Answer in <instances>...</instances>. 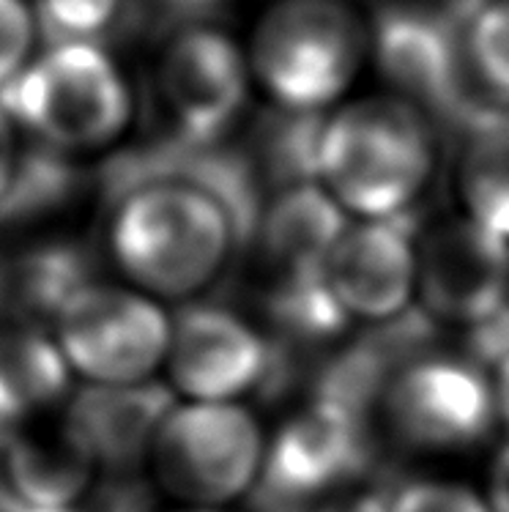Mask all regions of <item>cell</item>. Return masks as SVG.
Wrapping results in <instances>:
<instances>
[{"label": "cell", "instance_id": "6da1fadb", "mask_svg": "<svg viewBox=\"0 0 509 512\" xmlns=\"http://www.w3.org/2000/svg\"><path fill=\"white\" fill-rule=\"evenodd\" d=\"M312 178L348 220H400L436 173V137L416 105L364 96L312 135Z\"/></svg>", "mask_w": 509, "mask_h": 512}, {"label": "cell", "instance_id": "7a4b0ae2", "mask_svg": "<svg viewBox=\"0 0 509 512\" xmlns=\"http://www.w3.org/2000/svg\"><path fill=\"white\" fill-rule=\"evenodd\" d=\"M236 211L184 176L140 181L115 198L110 247L140 288L187 299L217 280L236 244Z\"/></svg>", "mask_w": 509, "mask_h": 512}, {"label": "cell", "instance_id": "3957f363", "mask_svg": "<svg viewBox=\"0 0 509 512\" xmlns=\"http://www.w3.org/2000/svg\"><path fill=\"white\" fill-rule=\"evenodd\" d=\"M370 33L345 0H280L252 33V80L291 115L340 107L351 91Z\"/></svg>", "mask_w": 509, "mask_h": 512}, {"label": "cell", "instance_id": "277c9868", "mask_svg": "<svg viewBox=\"0 0 509 512\" xmlns=\"http://www.w3.org/2000/svg\"><path fill=\"white\" fill-rule=\"evenodd\" d=\"M0 107L42 146L88 151L124 132L132 121V91L99 44H58L0 91Z\"/></svg>", "mask_w": 509, "mask_h": 512}, {"label": "cell", "instance_id": "5b68a950", "mask_svg": "<svg viewBox=\"0 0 509 512\" xmlns=\"http://www.w3.org/2000/svg\"><path fill=\"white\" fill-rule=\"evenodd\" d=\"M269 433L244 403L173 406L151 458L167 491L200 510H222L263 482Z\"/></svg>", "mask_w": 509, "mask_h": 512}, {"label": "cell", "instance_id": "8992f818", "mask_svg": "<svg viewBox=\"0 0 509 512\" xmlns=\"http://www.w3.org/2000/svg\"><path fill=\"white\" fill-rule=\"evenodd\" d=\"M381 411L403 447L430 455L471 450L499 425L490 373L449 354L400 367L386 384Z\"/></svg>", "mask_w": 509, "mask_h": 512}, {"label": "cell", "instance_id": "52a82bcc", "mask_svg": "<svg viewBox=\"0 0 509 512\" xmlns=\"http://www.w3.org/2000/svg\"><path fill=\"white\" fill-rule=\"evenodd\" d=\"M66 362L96 384H143L167 359L170 318L140 293L94 283L55 318Z\"/></svg>", "mask_w": 509, "mask_h": 512}, {"label": "cell", "instance_id": "ba28073f", "mask_svg": "<svg viewBox=\"0 0 509 512\" xmlns=\"http://www.w3.org/2000/svg\"><path fill=\"white\" fill-rule=\"evenodd\" d=\"M416 302L449 326H485L509 302V241L463 214L416 236Z\"/></svg>", "mask_w": 509, "mask_h": 512}, {"label": "cell", "instance_id": "9c48e42d", "mask_svg": "<svg viewBox=\"0 0 509 512\" xmlns=\"http://www.w3.org/2000/svg\"><path fill=\"white\" fill-rule=\"evenodd\" d=\"M250 83V58L228 33L198 25L173 36L159 61V94L178 143L214 146L244 113Z\"/></svg>", "mask_w": 509, "mask_h": 512}, {"label": "cell", "instance_id": "30bf717a", "mask_svg": "<svg viewBox=\"0 0 509 512\" xmlns=\"http://www.w3.org/2000/svg\"><path fill=\"white\" fill-rule=\"evenodd\" d=\"M165 365L189 403H241L269 376L271 348L239 313L189 304L170 321Z\"/></svg>", "mask_w": 509, "mask_h": 512}, {"label": "cell", "instance_id": "8fae6325", "mask_svg": "<svg viewBox=\"0 0 509 512\" xmlns=\"http://www.w3.org/2000/svg\"><path fill=\"white\" fill-rule=\"evenodd\" d=\"M321 277L345 321H395L416 302V236L400 220H348Z\"/></svg>", "mask_w": 509, "mask_h": 512}, {"label": "cell", "instance_id": "7c38bea8", "mask_svg": "<svg viewBox=\"0 0 509 512\" xmlns=\"http://www.w3.org/2000/svg\"><path fill=\"white\" fill-rule=\"evenodd\" d=\"M362 458L364 439L354 411L337 400H312L269 433L263 482L293 499L332 496L359 471Z\"/></svg>", "mask_w": 509, "mask_h": 512}, {"label": "cell", "instance_id": "4fadbf2b", "mask_svg": "<svg viewBox=\"0 0 509 512\" xmlns=\"http://www.w3.org/2000/svg\"><path fill=\"white\" fill-rule=\"evenodd\" d=\"M173 406V389L154 381L94 384L74 395L66 433L94 466L129 471L151 452L156 430Z\"/></svg>", "mask_w": 509, "mask_h": 512}, {"label": "cell", "instance_id": "5bb4252c", "mask_svg": "<svg viewBox=\"0 0 509 512\" xmlns=\"http://www.w3.org/2000/svg\"><path fill=\"white\" fill-rule=\"evenodd\" d=\"M345 225L348 217L315 181L274 200L263 220L260 241L277 288L321 280L323 261Z\"/></svg>", "mask_w": 509, "mask_h": 512}, {"label": "cell", "instance_id": "9a60e30c", "mask_svg": "<svg viewBox=\"0 0 509 512\" xmlns=\"http://www.w3.org/2000/svg\"><path fill=\"white\" fill-rule=\"evenodd\" d=\"M69 387V362L58 343L39 329H9L0 335V439L6 441Z\"/></svg>", "mask_w": 509, "mask_h": 512}, {"label": "cell", "instance_id": "2e32d148", "mask_svg": "<svg viewBox=\"0 0 509 512\" xmlns=\"http://www.w3.org/2000/svg\"><path fill=\"white\" fill-rule=\"evenodd\" d=\"M3 471L17 499L36 507H69L80 499L94 474L88 458L72 436H25L14 433L3 447Z\"/></svg>", "mask_w": 509, "mask_h": 512}, {"label": "cell", "instance_id": "e0dca14e", "mask_svg": "<svg viewBox=\"0 0 509 512\" xmlns=\"http://www.w3.org/2000/svg\"><path fill=\"white\" fill-rule=\"evenodd\" d=\"M460 214L509 241V113L479 126L463 148L455 173Z\"/></svg>", "mask_w": 509, "mask_h": 512}, {"label": "cell", "instance_id": "ac0fdd59", "mask_svg": "<svg viewBox=\"0 0 509 512\" xmlns=\"http://www.w3.org/2000/svg\"><path fill=\"white\" fill-rule=\"evenodd\" d=\"M94 263L74 244H50L25 255L14 274L17 299L33 315L58 318L74 296L94 285Z\"/></svg>", "mask_w": 509, "mask_h": 512}, {"label": "cell", "instance_id": "d6986e66", "mask_svg": "<svg viewBox=\"0 0 509 512\" xmlns=\"http://www.w3.org/2000/svg\"><path fill=\"white\" fill-rule=\"evenodd\" d=\"M77 189V170L55 148H33L20 154L9 187L0 198V225L39 220L61 209Z\"/></svg>", "mask_w": 509, "mask_h": 512}, {"label": "cell", "instance_id": "ffe728a7", "mask_svg": "<svg viewBox=\"0 0 509 512\" xmlns=\"http://www.w3.org/2000/svg\"><path fill=\"white\" fill-rule=\"evenodd\" d=\"M463 63L474 85L509 110V0H488L468 20Z\"/></svg>", "mask_w": 509, "mask_h": 512}, {"label": "cell", "instance_id": "44dd1931", "mask_svg": "<svg viewBox=\"0 0 509 512\" xmlns=\"http://www.w3.org/2000/svg\"><path fill=\"white\" fill-rule=\"evenodd\" d=\"M121 0H36L33 17L39 36L50 47L58 44H99L96 39L113 28Z\"/></svg>", "mask_w": 509, "mask_h": 512}, {"label": "cell", "instance_id": "7402d4cb", "mask_svg": "<svg viewBox=\"0 0 509 512\" xmlns=\"http://www.w3.org/2000/svg\"><path fill=\"white\" fill-rule=\"evenodd\" d=\"M389 512H490L485 496L466 482L422 477L406 482L389 499Z\"/></svg>", "mask_w": 509, "mask_h": 512}, {"label": "cell", "instance_id": "603a6c76", "mask_svg": "<svg viewBox=\"0 0 509 512\" xmlns=\"http://www.w3.org/2000/svg\"><path fill=\"white\" fill-rule=\"evenodd\" d=\"M39 39L36 17L25 0H0V91L33 61Z\"/></svg>", "mask_w": 509, "mask_h": 512}, {"label": "cell", "instance_id": "cb8c5ba5", "mask_svg": "<svg viewBox=\"0 0 509 512\" xmlns=\"http://www.w3.org/2000/svg\"><path fill=\"white\" fill-rule=\"evenodd\" d=\"M482 496H485L490 512H509V439L490 458Z\"/></svg>", "mask_w": 509, "mask_h": 512}, {"label": "cell", "instance_id": "d4e9b609", "mask_svg": "<svg viewBox=\"0 0 509 512\" xmlns=\"http://www.w3.org/2000/svg\"><path fill=\"white\" fill-rule=\"evenodd\" d=\"M14 121L9 118V113L0 107V198L9 187L11 176H14V168H17V159H20V151H17V135H14Z\"/></svg>", "mask_w": 509, "mask_h": 512}, {"label": "cell", "instance_id": "484cf974", "mask_svg": "<svg viewBox=\"0 0 509 512\" xmlns=\"http://www.w3.org/2000/svg\"><path fill=\"white\" fill-rule=\"evenodd\" d=\"M490 384H493V400H496L499 422L509 428V351L501 356L496 370L490 373Z\"/></svg>", "mask_w": 509, "mask_h": 512}, {"label": "cell", "instance_id": "4316f807", "mask_svg": "<svg viewBox=\"0 0 509 512\" xmlns=\"http://www.w3.org/2000/svg\"><path fill=\"white\" fill-rule=\"evenodd\" d=\"M323 512H389V499H378L373 493H359L354 499H332Z\"/></svg>", "mask_w": 509, "mask_h": 512}, {"label": "cell", "instance_id": "83f0119b", "mask_svg": "<svg viewBox=\"0 0 509 512\" xmlns=\"http://www.w3.org/2000/svg\"><path fill=\"white\" fill-rule=\"evenodd\" d=\"M0 512H77L72 507H36V504H28L17 499L14 493L0 482Z\"/></svg>", "mask_w": 509, "mask_h": 512}, {"label": "cell", "instance_id": "f1b7e54d", "mask_svg": "<svg viewBox=\"0 0 509 512\" xmlns=\"http://www.w3.org/2000/svg\"><path fill=\"white\" fill-rule=\"evenodd\" d=\"M167 3L181 11H203V9H211V6H217V3H222V0H167Z\"/></svg>", "mask_w": 509, "mask_h": 512}, {"label": "cell", "instance_id": "f546056e", "mask_svg": "<svg viewBox=\"0 0 509 512\" xmlns=\"http://www.w3.org/2000/svg\"><path fill=\"white\" fill-rule=\"evenodd\" d=\"M187 512H222V510H200V507H192V510H187Z\"/></svg>", "mask_w": 509, "mask_h": 512}]
</instances>
